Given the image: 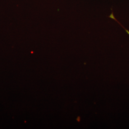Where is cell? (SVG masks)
I'll use <instances>...</instances> for the list:
<instances>
[{"instance_id":"1","label":"cell","mask_w":129,"mask_h":129,"mask_svg":"<svg viewBox=\"0 0 129 129\" xmlns=\"http://www.w3.org/2000/svg\"><path fill=\"white\" fill-rule=\"evenodd\" d=\"M125 31H126V32L127 33H128V34H129V31H128V30H127V29H125Z\"/></svg>"}]
</instances>
